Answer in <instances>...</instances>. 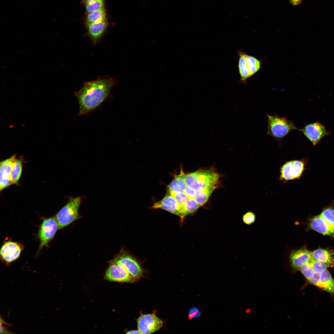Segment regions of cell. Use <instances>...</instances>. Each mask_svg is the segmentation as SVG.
Masks as SVG:
<instances>
[{
  "label": "cell",
  "instance_id": "4",
  "mask_svg": "<svg viewBox=\"0 0 334 334\" xmlns=\"http://www.w3.org/2000/svg\"><path fill=\"white\" fill-rule=\"evenodd\" d=\"M81 199L80 196L71 198L56 214L55 218L59 229L68 226L79 218V210Z\"/></svg>",
  "mask_w": 334,
  "mask_h": 334
},
{
  "label": "cell",
  "instance_id": "9",
  "mask_svg": "<svg viewBox=\"0 0 334 334\" xmlns=\"http://www.w3.org/2000/svg\"><path fill=\"white\" fill-rule=\"evenodd\" d=\"M109 263L105 274V277L106 280L120 282H132L136 279L119 264L110 261Z\"/></svg>",
  "mask_w": 334,
  "mask_h": 334
},
{
  "label": "cell",
  "instance_id": "20",
  "mask_svg": "<svg viewBox=\"0 0 334 334\" xmlns=\"http://www.w3.org/2000/svg\"><path fill=\"white\" fill-rule=\"evenodd\" d=\"M246 54L240 50L238 52V54L239 57L238 67L241 81L244 84H245L247 79L250 77L245 59Z\"/></svg>",
  "mask_w": 334,
  "mask_h": 334
},
{
  "label": "cell",
  "instance_id": "12",
  "mask_svg": "<svg viewBox=\"0 0 334 334\" xmlns=\"http://www.w3.org/2000/svg\"><path fill=\"white\" fill-rule=\"evenodd\" d=\"M301 131L314 145H316L327 134L324 126L318 122L306 125Z\"/></svg>",
  "mask_w": 334,
  "mask_h": 334
},
{
  "label": "cell",
  "instance_id": "37",
  "mask_svg": "<svg viewBox=\"0 0 334 334\" xmlns=\"http://www.w3.org/2000/svg\"><path fill=\"white\" fill-rule=\"evenodd\" d=\"M95 0H83V2L86 4Z\"/></svg>",
  "mask_w": 334,
  "mask_h": 334
},
{
  "label": "cell",
  "instance_id": "27",
  "mask_svg": "<svg viewBox=\"0 0 334 334\" xmlns=\"http://www.w3.org/2000/svg\"><path fill=\"white\" fill-rule=\"evenodd\" d=\"M308 263L315 273H320L329 267L326 263L312 257Z\"/></svg>",
  "mask_w": 334,
  "mask_h": 334
},
{
  "label": "cell",
  "instance_id": "30",
  "mask_svg": "<svg viewBox=\"0 0 334 334\" xmlns=\"http://www.w3.org/2000/svg\"><path fill=\"white\" fill-rule=\"evenodd\" d=\"M299 270L305 278L309 280L314 275L315 272L308 263L302 265Z\"/></svg>",
  "mask_w": 334,
  "mask_h": 334
},
{
  "label": "cell",
  "instance_id": "7",
  "mask_svg": "<svg viewBox=\"0 0 334 334\" xmlns=\"http://www.w3.org/2000/svg\"><path fill=\"white\" fill-rule=\"evenodd\" d=\"M58 229V224L55 217L46 218L43 221L38 232L40 242L39 251L53 238Z\"/></svg>",
  "mask_w": 334,
  "mask_h": 334
},
{
  "label": "cell",
  "instance_id": "2",
  "mask_svg": "<svg viewBox=\"0 0 334 334\" xmlns=\"http://www.w3.org/2000/svg\"><path fill=\"white\" fill-rule=\"evenodd\" d=\"M219 175L212 169L198 171L185 175L186 186L196 192L216 186Z\"/></svg>",
  "mask_w": 334,
  "mask_h": 334
},
{
  "label": "cell",
  "instance_id": "25",
  "mask_svg": "<svg viewBox=\"0 0 334 334\" xmlns=\"http://www.w3.org/2000/svg\"><path fill=\"white\" fill-rule=\"evenodd\" d=\"M320 215L334 232V208L331 205L324 208Z\"/></svg>",
  "mask_w": 334,
  "mask_h": 334
},
{
  "label": "cell",
  "instance_id": "22",
  "mask_svg": "<svg viewBox=\"0 0 334 334\" xmlns=\"http://www.w3.org/2000/svg\"><path fill=\"white\" fill-rule=\"evenodd\" d=\"M245 59L250 77L260 69L261 66V62L256 58L246 54L245 55Z\"/></svg>",
  "mask_w": 334,
  "mask_h": 334
},
{
  "label": "cell",
  "instance_id": "29",
  "mask_svg": "<svg viewBox=\"0 0 334 334\" xmlns=\"http://www.w3.org/2000/svg\"><path fill=\"white\" fill-rule=\"evenodd\" d=\"M104 0H95L86 4V10L88 13L104 8Z\"/></svg>",
  "mask_w": 334,
  "mask_h": 334
},
{
  "label": "cell",
  "instance_id": "13",
  "mask_svg": "<svg viewBox=\"0 0 334 334\" xmlns=\"http://www.w3.org/2000/svg\"><path fill=\"white\" fill-rule=\"evenodd\" d=\"M152 208L163 209L183 218L181 208L170 194L165 196L161 200L155 203Z\"/></svg>",
  "mask_w": 334,
  "mask_h": 334
},
{
  "label": "cell",
  "instance_id": "18",
  "mask_svg": "<svg viewBox=\"0 0 334 334\" xmlns=\"http://www.w3.org/2000/svg\"><path fill=\"white\" fill-rule=\"evenodd\" d=\"M312 257L322 261L329 267H334V257L331 252L323 249H319L311 252Z\"/></svg>",
  "mask_w": 334,
  "mask_h": 334
},
{
  "label": "cell",
  "instance_id": "32",
  "mask_svg": "<svg viewBox=\"0 0 334 334\" xmlns=\"http://www.w3.org/2000/svg\"><path fill=\"white\" fill-rule=\"evenodd\" d=\"M201 315L200 311L197 308L194 307L190 309L188 316L190 319H195L200 317Z\"/></svg>",
  "mask_w": 334,
  "mask_h": 334
},
{
  "label": "cell",
  "instance_id": "19",
  "mask_svg": "<svg viewBox=\"0 0 334 334\" xmlns=\"http://www.w3.org/2000/svg\"><path fill=\"white\" fill-rule=\"evenodd\" d=\"M185 175L181 168L179 173L174 176L173 180L169 185L168 191H183L186 186L185 181Z\"/></svg>",
  "mask_w": 334,
  "mask_h": 334
},
{
  "label": "cell",
  "instance_id": "1",
  "mask_svg": "<svg viewBox=\"0 0 334 334\" xmlns=\"http://www.w3.org/2000/svg\"><path fill=\"white\" fill-rule=\"evenodd\" d=\"M115 83L113 78L109 77L84 83L80 90L75 92L79 105L78 115H87L100 106L107 97Z\"/></svg>",
  "mask_w": 334,
  "mask_h": 334
},
{
  "label": "cell",
  "instance_id": "33",
  "mask_svg": "<svg viewBox=\"0 0 334 334\" xmlns=\"http://www.w3.org/2000/svg\"><path fill=\"white\" fill-rule=\"evenodd\" d=\"M187 195L188 198H192L194 199L197 192L196 191L192 190L186 186L184 189L183 191Z\"/></svg>",
  "mask_w": 334,
  "mask_h": 334
},
{
  "label": "cell",
  "instance_id": "34",
  "mask_svg": "<svg viewBox=\"0 0 334 334\" xmlns=\"http://www.w3.org/2000/svg\"><path fill=\"white\" fill-rule=\"evenodd\" d=\"M320 280V273H315L314 276L309 280L311 284L317 286Z\"/></svg>",
  "mask_w": 334,
  "mask_h": 334
},
{
  "label": "cell",
  "instance_id": "3",
  "mask_svg": "<svg viewBox=\"0 0 334 334\" xmlns=\"http://www.w3.org/2000/svg\"><path fill=\"white\" fill-rule=\"evenodd\" d=\"M267 135L277 140L281 139L292 131L297 129L294 123L286 117L267 114Z\"/></svg>",
  "mask_w": 334,
  "mask_h": 334
},
{
  "label": "cell",
  "instance_id": "35",
  "mask_svg": "<svg viewBox=\"0 0 334 334\" xmlns=\"http://www.w3.org/2000/svg\"><path fill=\"white\" fill-rule=\"evenodd\" d=\"M290 3L293 5H297L300 4L302 0H289Z\"/></svg>",
  "mask_w": 334,
  "mask_h": 334
},
{
  "label": "cell",
  "instance_id": "23",
  "mask_svg": "<svg viewBox=\"0 0 334 334\" xmlns=\"http://www.w3.org/2000/svg\"><path fill=\"white\" fill-rule=\"evenodd\" d=\"M22 170V161L19 159L15 161L11 174V179L12 184H17L20 178Z\"/></svg>",
  "mask_w": 334,
  "mask_h": 334
},
{
  "label": "cell",
  "instance_id": "11",
  "mask_svg": "<svg viewBox=\"0 0 334 334\" xmlns=\"http://www.w3.org/2000/svg\"><path fill=\"white\" fill-rule=\"evenodd\" d=\"M15 154L1 161L0 163V190L1 191L12 184L11 174L14 163L16 159Z\"/></svg>",
  "mask_w": 334,
  "mask_h": 334
},
{
  "label": "cell",
  "instance_id": "16",
  "mask_svg": "<svg viewBox=\"0 0 334 334\" xmlns=\"http://www.w3.org/2000/svg\"><path fill=\"white\" fill-rule=\"evenodd\" d=\"M88 32L94 42L100 38L106 29V20L87 24Z\"/></svg>",
  "mask_w": 334,
  "mask_h": 334
},
{
  "label": "cell",
  "instance_id": "5",
  "mask_svg": "<svg viewBox=\"0 0 334 334\" xmlns=\"http://www.w3.org/2000/svg\"><path fill=\"white\" fill-rule=\"evenodd\" d=\"M308 158L293 160L284 164L280 168L279 180L286 183L289 181L299 179L302 175Z\"/></svg>",
  "mask_w": 334,
  "mask_h": 334
},
{
  "label": "cell",
  "instance_id": "28",
  "mask_svg": "<svg viewBox=\"0 0 334 334\" xmlns=\"http://www.w3.org/2000/svg\"><path fill=\"white\" fill-rule=\"evenodd\" d=\"M168 191L169 194L174 198L180 207L181 208L183 216L182 208L188 199V196L183 191Z\"/></svg>",
  "mask_w": 334,
  "mask_h": 334
},
{
  "label": "cell",
  "instance_id": "15",
  "mask_svg": "<svg viewBox=\"0 0 334 334\" xmlns=\"http://www.w3.org/2000/svg\"><path fill=\"white\" fill-rule=\"evenodd\" d=\"M309 226L312 229L323 235L334 237V232L320 215L310 220Z\"/></svg>",
  "mask_w": 334,
  "mask_h": 334
},
{
  "label": "cell",
  "instance_id": "36",
  "mask_svg": "<svg viewBox=\"0 0 334 334\" xmlns=\"http://www.w3.org/2000/svg\"><path fill=\"white\" fill-rule=\"evenodd\" d=\"M126 334H141L139 330H132L127 331L126 333Z\"/></svg>",
  "mask_w": 334,
  "mask_h": 334
},
{
  "label": "cell",
  "instance_id": "14",
  "mask_svg": "<svg viewBox=\"0 0 334 334\" xmlns=\"http://www.w3.org/2000/svg\"><path fill=\"white\" fill-rule=\"evenodd\" d=\"M312 258L311 252L304 248L293 250L289 256L291 265L296 270H299L303 264L308 263Z\"/></svg>",
  "mask_w": 334,
  "mask_h": 334
},
{
  "label": "cell",
  "instance_id": "17",
  "mask_svg": "<svg viewBox=\"0 0 334 334\" xmlns=\"http://www.w3.org/2000/svg\"><path fill=\"white\" fill-rule=\"evenodd\" d=\"M318 287L334 295V280L327 269L320 273V280Z\"/></svg>",
  "mask_w": 334,
  "mask_h": 334
},
{
  "label": "cell",
  "instance_id": "24",
  "mask_svg": "<svg viewBox=\"0 0 334 334\" xmlns=\"http://www.w3.org/2000/svg\"><path fill=\"white\" fill-rule=\"evenodd\" d=\"M216 187L214 186L197 192L194 199L200 206L203 205L207 201L211 194Z\"/></svg>",
  "mask_w": 334,
  "mask_h": 334
},
{
  "label": "cell",
  "instance_id": "6",
  "mask_svg": "<svg viewBox=\"0 0 334 334\" xmlns=\"http://www.w3.org/2000/svg\"><path fill=\"white\" fill-rule=\"evenodd\" d=\"M110 261L117 263L123 266L134 278L140 277L143 270L136 259L128 252L122 250Z\"/></svg>",
  "mask_w": 334,
  "mask_h": 334
},
{
  "label": "cell",
  "instance_id": "8",
  "mask_svg": "<svg viewBox=\"0 0 334 334\" xmlns=\"http://www.w3.org/2000/svg\"><path fill=\"white\" fill-rule=\"evenodd\" d=\"M138 330L141 334H150L160 329L163 321L155 314L141 315L137 319Z\"/></svg>",
  "mask_w": 334,
  "mask_h": 334
},
{
  "label": "cell",
  "instance_id": "21",
  "mask_svg": "<svg viewBox=\"0 0 334 334\" xmlns=\"http://www.w3.org/2000/svg\"><path fill=\"white\" fill-rule=\"evenodd\" d=\"M106 20V14L104 8L88 13L86 24H89Z\"/></svg>",
  "mask_w": 334,
  "mask_h": 334
},
{
  "label": "cell",
  "instance_id": "31",
  "mask_svg": "<svg viewBox=\"0 0 334 334\" xmlns=\"http://www.w3.org/2000/svg\"><path fill=\"white\" fill-rule=\"evenodd\" d=\"M242 219L244 223L247 225H250L255 222L256 215L254 212L250 211H248L243 215Z\"/></svg>",
  "mask_w": 334,
  "mask_h": 334
},
{
  "label": "cell",
  "instance_id": "10",
  "mask_svg": "<svg viewBox=\"0 0 334 334\" xmlns=\"http://www.w3.org/2000/svg\"><path fill=\"white\" fill-rule=\"evenodd\" d=\"M24 247L19 242L11 241L5 242L0 250L1 259L6 264H9L19 257Z\"/></svg>",
  "mask_w": 334,
  "mask_h": 334
},
{
  "label": "cell",
  "instance_id": "26",
  "mask_svg": "<svg viewBox=\"0 0 334 334\" xmlns=\"http://www.w3.org/2000/svg\"><path fill=\"white\" fill-rule=\"evenodd\" d=\"M200 206L194 199L189 198L182 208L184 217L188 215L195 212Z\"/></svg>",
  "mask_w": 334,
  "mask_h": 334
}]
</instances>
